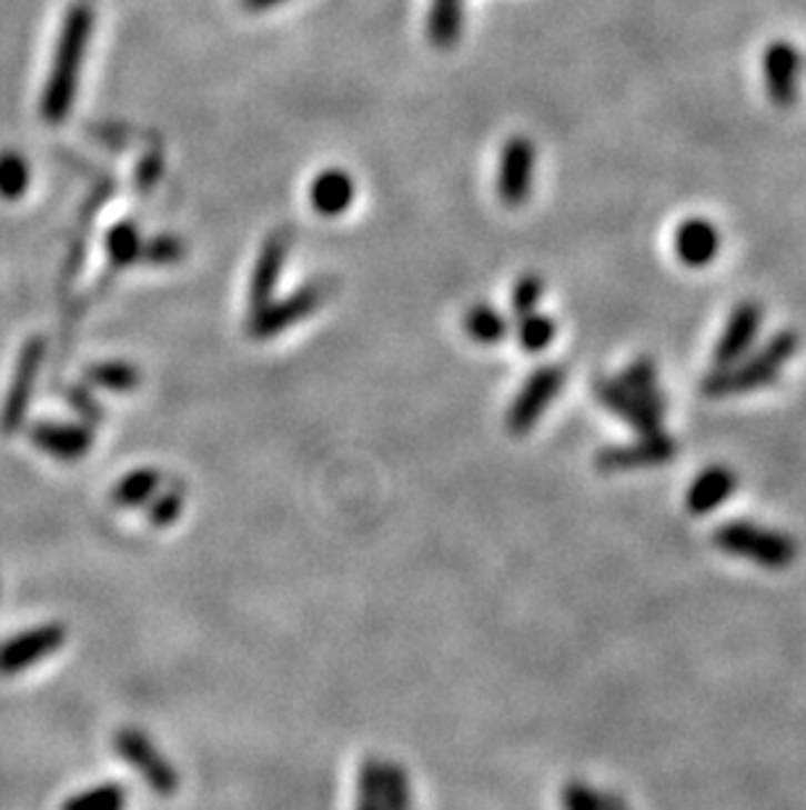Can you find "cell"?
Listing matches in <instances>:
<instances>
[{"label": "cell", "mask_w": 806, "mask_h": 810, "mask_svg": "<svg viewBox=\"0 0 806 810\" xmlns=\"http://www.w3.org/2000/svg\"><path fill=\"white\" fill-rule=\"evenodd\" d=\"M84 378L94 386V389H105L113 393H131L142 386V373H139L137 364L121 360L92 364V368L84 373Z\"/></svg>", "instance_id": "24"}, {"label": "cell", "mask_w": 806, "mask_h": 810, "mask_svg": "<svg viewBox=\"0 0 806 810\" xmlns=\"http://www.w3.org/2000/svg\"><path fill=\"white\" fill-rule=\"evenodd\" d=\"M160 173H163V158H160L158 152H152V156H147L142 160V166H139V171H137L139 189L147 192V189H150L160 179Z\"/></svg>", "instance_id": "35"}, {"label": "cell", "mask_w": 806, "mask_h": 810, "mask_svg": "<svg viewBox=\"0 0 806 810\" xmlns=\"http://www.w3.org/2000/svg\"><path fill=\"white\" fill-rule=\"evenodd\" d=\"M738 480L728 467H707L705 472L694 478V483L686 491V509L692 514H709L717 507H723L725 499L736 491Z\"/></svg>", "instance_id": "18"}, {"label": "cell", "mask_w": 806, "mask_h": 810, "mask_svg": "<svg viewBox=\"0 0 806 810\" xmlns=\"http://www.w3.org/2000/svg\"><path fill=\"white\" fill-rule=\"evenodd\" d=\"M595 397L605 410H611L615 418H621L626 426H632L639 436H652L659 433V418L657 412H652L642 399H636L632 391L626 389L621 381H611V378H597L595 381Z\"/></svg>", "instance_id": "14"}, {"label": "cell", "mask_w": 806, "mask_h": 810, "mask_svg": "<svg viewBox=\"0 0 806 810\" xmlns=\"http://www.w3.org/2000/svg\"><path fill=\"white\" fill-rule=\"evenodd\" d=\"M285 3V0H241V6H244L246 11H268V9H275V6Z\"/></svg>", "instance_id": "36"}, {"label": "cell", "mask_w": 806, "mask_h": 810, "mask_svg": "<svg viewBox=\"0 0 806 810\" xmlns=\"http://www.w3.org/2000/svg\"><path fill=\"white\" fill-rule=\"evenodd\" d=\"M293 247V229L291 226H281L275 229L262 244L260 254H256L252 281H249V312L265 308L270 299H275L278 281H281L285 260Z\"/></svg>", "instance_id": "8"}, {"label": "cell", "mask_w": 806, "mask_h": 810, "mask_svg": "<svg viewBox=\"0 0 806 810\" xmlns=\"http://www.w3.org/2000/svg\"><path fill=\"white\" fill-rule=\"evenodd\" d=\"M377 773H380L377 758H366V761L359 766V779H356L359 792L354 810H385L377 794Z\"/></svg>", "instance_id": "32"}, {"label": "cell", "mask_w": 806, "mask_h": 810, "mask_svg": "<svg viewBox=\"0 0 806 810\" xmlns=\"http://www.w3.org/2000/svg\"><path fill=\"white\" fill-rule=\"evenodd\" d=\"M42 357H46V341L37 339V336L21 347L17 373H13L9 397H6V404H3V414H0V430H3V433H9V436L17 433V430L21 428V422H24V414L29 410V401H32L37 370H40Z\"/></svg>", "instance_id": "9"}, {"label": "cell", "mask_w": 806, "mask_h": 810, "mask_svg": "<svg viewBox=\"0 0 806 810\" xmlns=\"http://www.w3.org/2000/svg\"><path fill=\"white\" fill-rule=\"evenodd\" d=\"M464 32V0H432L427 19V38L435 48L449 50Z\"/></svg>", "instance_id": "19"}, {"label": "cell", "mask_w": 806, "mask_h": 810, "mask_svg": "<svg viewBox=\"0 0 806 810\" xmlns=\"http://www.w3.org/2000/svg\"><path fill=\"white\" fill-rule=\"evenodd\" d=\"M563 381H566V373H563L561 364H542V368L534 370L516 397H513L508 414H505V428L513 436L530 433L561 393Z\"/></svg>", "instance_id": "6"}, {"label": "cell", "mask_w": 806, "mask_h": 810, "mask_svg": "<svg viewBox=\"0 0 806 810\" xmlns=\"http://www.w3.org/2000/svg\"><path fill=\"white\" fill-rule=\"evenodd\" d=\"M160 483H163L160 470H155V467H139V470H131L129 476H123L115 483L110 499L121 509L147 507L152 501V496L160 491Z\"/></svg>", "instance_id": "20"}, {"label": "cell", "mask_w": 806, "mask_h": 810, "mask_svg": "<svg viewBox=\"0 0 806 810\" xmlns=\"http://www.w3.org/2000/svg\"><path fill=\"white\" fill-rule=\"evenodd\" d=\"M798 77H802V53L786 40H775L765 50V87L775 108L796 106L798 100Z\"/></svg>", "instance_id": "11"}, {"label": "cell", "mask_w": 806, "mask_h": 810, "mask_svg": "<svg viewBox=\"0 0 806 810\" xmlns=\"http://www.w3.org/2000/svg\"><path fill=\"white\" fill-rule=\"evenodd\" d=\"M142 244H144V239H142V233H139L134 221L115 223L105 237V252H108L110 268L123 270V268L134 266V262H139V254H142Z\"/></svg>", "instance_id": "25"}, {"label": "cell", "mask_w": 806, "mask_h": 810, "mask_svg": "<svg viewBox=\"0 0 806 810\" xmlns=\"http://www.w3.org/2000/svg\"><path fill=\"white\" fill-rule=\"evenodd\" d=\"M516 339H518V347H522L524 352L537 354V352H542V349H547L550 344H553L555 320L547 316H540V312H530V316L518 318Z\"/></svg>", "instance_id": "27"}, {"label": "cell", "mask_w": 806, "mask_h": 810, "mask_svg": "<svg viewBox=\"0 0 806 810\" xmlns=\"http://www.w3.org/2000/svg\"><path fill=\"white\" fill-rule=\"evenodd\" d=\"M611 810H628L626 802H623L618 794H611Z\"/></svg>", "instance_id": "37"}, {"label": "cell", "mask_w": 806, "mask_h": 810, "mask_svg": "<svg viewBox=\"0 0 806 810\" xmlns=\"http://www.w3.org/2000/svg\"><path fill=\"white\" fill-rule=\"evenodd\" d=\"M377 794L385 810H414L412 784L403 766L393 761H380Z\"/></svg>", "instance_id": "22"}, {"label": "cell", "mask_w": 806, "mask_h": 810, "mask_svg": "<svg viewBox=\"0 0 806 810\" xmlns=\"http://www.w3.org/2000/svg\"><path fill=\"white\" fill-rule=\"evenodd\" d=\"M542 291H545V283H542L540 276L530 273V276H524V279H518L516 287H513V297H511V304H513V312H516V318H524V316H530V312L537 310Z\"/></svg>", "instance_id": "33"}, {"label": "cell", "mask_w": 806, "mask_h": 810, "mask_svg": "<svg viewBox=\"0 0 806 810\" xmlns=\"http://www.w3.org/2000/svg\"><path fill=\"white\" fill-rule=\"evenodd\" d=\"M183 258H187V244L175 233H158V237H152L150 242L142 244V254H139V260L155 268L175 266Z\"/></svg>", "instance_id": "29"}, {"label": "cell", "mask_w": 806, "mask_h": 810, "mask_svg": "<svg viewBox=\"0 0 806 810\" xmlns=\"http://www.w3.org/2000/svg\"><path fill=\"white\" fill-rule=\"evenodd\" d=\"M621 383L626 386V389L632 391L636 399H642L652 412H657L659 418H663V414H665V397H663V389H659V383H657L655 364L642 357V360L632 362L626 370H623Z\"/></svg>", "instance_id": "21"}, {"label": "cell", "mask_w": 806, "mask_h": 810, "mask_svg": "<svg viewBox=\"0 0 806 810\" xmlns=\"http://www.w3.org/2000/svg\"><path fill=\"white\" fill-rule=\"evenodd\" d=\"M29 438L37 449L61 462H79L94 443L90 426H66V422H37L29 430Z\"/></svg>", "instance_id": "15"}, {"label": "cell", "mask_w": 806, "mask_h": 810, "mask_svg": "<svg viewBox=\"0 0 806 810\" xmlns=\"http://www.w3.org/2000/svg\"><path fill=\"white\" fill-rule=\"evenodd\" d=\"M129 794L119 782H105L90 790L73 794L61 806V810H127Z\"/></svg>", "instance_id": "26"}, {"label": "cell", "mask_w": 806, "mask_h": 810, "mask_svg": "<svg viewBox=\"0 0 806 810\" xmlns=\"http://www.w3.org/2000/svg\"><path fill=\"white\" fill-rule=\"evenodd\" d=\"M333 291L335 281L314 279L310 283H304L302 289L291 291L289 297L270 299L265 308L249 312L246 333L252 336L254 341H268L273 339V336H281L283 331H289L291 326L302 323V320L314 316V312L328 302Z\"/></svg>", "instance_id": "3"}, {"label": "cell", "mask_w": 806, "mask_h": 810, "mask_svg": "<svg viewBox=\"0 0 806 810\" xmlns=\"http://www.w3.org/2000/svg\"><path fill=\"white\" fill-rule=\"evenodd\" d=\"M563 810H611V794H600L584 782H568L561 790Z\"/></svg>", "instance_id": "31"}, {"label": "cell", "mask_w": 806, "mask_h": 810, "mask_svg": "<svg viewBox=\"0 0 806 810\" xmlns=\"http://www.w3.org/2000/svg\"><path fill=\"white\" fill-rule=\"evenodd\" d=\"M461 323H464L469 339L476 341V344H497V341H503L511 331L508 320H505L493 304H472Z\"/></svg>", "instance_id": "23"}, {"label": "cell", "mask_w": 806, "mask_h": 810, "mask_svg": "<svg viewBox=\"0 0 806 810\" xmlns=\"http://www.w3.org/2000/svg\"><path fill=\"white\" fill-rule=\"evenodd\" d=\"M676 441L665 436L663 430L652 436H642L639 441L626 443V447L603 449L597 454V467L605 472H621V470H639V467H657L671 462L676 457Z\"/></svg>", "instance_id": "12"}, {"label": "cell", "mask_w": 806, "mask_h": 810, "mask_svg": "<svg viewBox=\"0 0 806 810\" xmlns=\"http://www.w3.org/2000/svg\"><path fill=\"white\" fill-rule=\"evenodd\" d=\"M29 189V166L19 152H0V197L19 200Z\"/></svg>", "instance_id": "28"}, {"label": "cell", "mask_w": 806, "mask_h": 810, "mask_svg": "<svg viewBox=\"0 0 806 810\" xmlns=\"http://www.w3.org/2000/svg\"><path fill=\"white\" fill-rule=\"evenodd\" d=\"M66 630L61 624H42L34 630H27L11 638L9 643L0 646V674H19L32 667V663L53 656L63 646Z\"/></svg>", "instance_id": "10"}, {"label": "cell", "mask_w": 806, "mask_h": 810, "mask_svg": "<svg viewBox=\"0 0 806 810\" xmlns=\"http://www.w3.org/2000/svg\"><path fill=\"white\" fill-rule=\"evenodd\" d=\"M147 507H150L147 509V522L152 528H171L183 512V488L171 486L165 491H158Z\"/></svg>", "instance_id": "30"}, {"label": "cell", "mask_w": 806, "mask_h": 810, "mask_svg": "<svg viewBox=\"0 0 806 810\" xmlns=\"http://www.w3.org/2000/svg\"><path fill=\"white\" fill-rule=\"evenodd\" d=\"M762 328V308L757 302H738L733 308L728 323H725V331L717 341L713 360L717 368H728V364L744 360L749 354L754 341H757Z\"/></svg>", "instance_id": "13"}, {"label": "cell", "mask_w": 806, "mask_h": 810, "mask_svg": "<svg viewBox=\"0 0 806 810\" xmlns=\"http://www.w3.org/2000/svg\"><path fill=\"white\" fill-rule=\"evenodd\" d=\"M721 252V231L707 218H686L676 231V254L688 268H705Z\"/></svg>", "instance_id": "16"}, {"label": "cell", "mask_w": 806, "mask_h": 810, "mask_svg": "<svg viewBox=\"0 0 806 810\" xmlns=\"http://www.w3.org/2000/svg\"><path fill=\"white\" fill-rule=\"evenodd\" d=\"M798 344H802V339L794 331L775 333L759 352H754L752 357L746 354L744 360L733 362L728 368L713 370L702 381V391L709 399H725L765 389V386L778 381L780 370L798 352Z\"/></svg>", "instance_id": "2"}, {"label": "cell", "mask_w": 806, "mask_h": 810, "mask_svg": "<svg viewBox=\"0 0 806 810\" xmlns=\"http://www.w3.org/2000/svg\"><path fill=\"white\" fill-rule=\"evenodd\" d=\"M69 401L71 407L77 410L82 418L90 422V426H98L102 420V407L94 401V397L87 389H71L69 391Z\"/></svg>", "instance_id": "34"}, {"label": "cell", "mask_w": 806, "mask_h": 810, "mask_svg": "<svg viewBox=\"0 0 806 810\" xmlns=\"http://www.w3.org/2000/svg\"><path fill=\"white\" fill-rule=\"evenodd\" d=\"M534 168H537V150L530 137H511L503 144L501 160H497V197L503 206L522 208L530 202Z\"/></svg>", "instance_id": "7"}, {"label": "cell", "mask_w": 806, "mask_h": 810, "mask_svg": "<svg viewBox=\"0 0 806 810\" xmlns=\"http://www.w3.org/2000/svg\"><path fill=\"white\" fill-rule=\"evenodd\" d=\"M94 29V0H73L66 13L61 38L56 46V58L50 66L48 87L42 92V119L48 123H61L71 113L73 98H77L82 61L90 48Z\"/></svg>", "instance_id": "1"}, {"label": "cell", "mask_w": 806, "mask_h": 810, "mask_svg": "<svg viewBox=\"0 0 806 810\" xmlns=\"http://www.w3.org/2000/svg\"><path fill=\"white\" fill-rule=\"evenodd\" d=\"M354 194H356L354 179H351L346 171H341V168H328V171H322L320 177L312 181L310 206L314 213L335 218L346 213L351 202H354Z\"/></svg>", "instance_id": "17"}, {"label": "cell", "mask_w": 806, "mask_h": 810, "mask_svg": "<svg viewBox=\"0 0 806 810\" xmlns=\"http://www.w3.org/2000/svg\"><path fill=\"white\" fill-rule=\"evenodd\" d=\"M713 543L731 557L749 559L765 569H786L796 559V543L786 532H775L752 522H728L715 530Z\"/></svg>", "instance_id": "4"}, {"label": "cell", "mask_w": 806, "mask_h": 810, "mask_svg": "<svg viewBox=\"0 0 806 810\" xmlns=\"http://www.w3.org/2000/svg\"><path fill=\"white\" fill-rule=\"evenodd\" d=\"M115 753L121 756L123 763H129L139 777L144 779V784L150 787L152 792H158L160 798H173L179 792V771L175 766L168 761V758L160 753L155 742L150 740L144 732H139L137 727H123L113 740Z\"/></svg>", "instance_id": "5"}]
</instances>
